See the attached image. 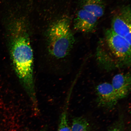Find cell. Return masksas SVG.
I'll return each mask as SVG.
<instances>
[{
    "instance_id": "obj_6",
    "label": "cell",
    "mask_w": 131,
    "mask_h": 131,
    "mask_svg": "<svg viewBox=\"0 0 131 131\" xmlns=\"http://www.w3.org/2000/svg\"><path fill=\"white\" fill-rule=\"evenodd\" d=\"M98 18L88 11L81 9L78 11L74 21L75 30L88 33L92 31L97 25Z\"/></svg>"
},
{
    "instance_id": "obj_9",
    "label": "cell",
    "mask_w": 131,
    "mask_h": 131,
    "mask_svg": "<svg viewBox=\"0 0 131 131\" xmlns=\"http://www.w3.org/2000/svg\"><path fill=\"white\" fill-rule=\"evenodd\" d=\"M90 126L86 119L83 117H75L73 119L71 131H89Z\"/></svg>"
},
{
    "instance_id": "obj_4",
    "label": "cell",
    "mask_w": 131,
    "mask_h": 131,
    "mask_svg": "<svg viewBox=\"0 0 131 131\" xmlns=\"http://www.w3.org/2000/svg\"><path fill=\"white\" fill-rule=\"evenodd\" d=\"M131 17L130 7L127 6L115 16L111 29L115 33L124 38L131 43Z\"/></svg>"
},
{
    "instance_id": "obj_3",
    "label": "cell",
    "mask_w": 131,
    "mask_h": 131,
    "mask_svg": "<svg viewBox=\"0 0 131 131\" xmlns=\"http://www.w3.org/2000/svg\"><path fill=\"white\" fill-rule=\"evenodd\" d=\"M105 44L96 49V59L100 67L106 71L128 68L131 61V43L111 29L105 33Z\"/></svg>"
},
{
    "instance_id": "obj_7",
    "label": "cell",
    "mask_w": 131,
    "mask_h": 131,
    "mask_svg": "<svg viewBox=\"0 0 131 131\" xmlns=\"http://www.w3.org/2000/svg\"><path fill=\"white\" fill-rule=\"evenodd\" d=\"M131 82L129 73L118 74L113 78L111 84L119 100L128 95L130 91Z\"/></svg>"
},
{
    "instance_id": "obj_11",
    "label": "cell",
    "mask_w": 131,
    "mask_h": 131,
    "mask_svg": "<svg viewBox=\"0 0 131 131\" xmlns=\"http://www.w3.org/2000/svg\"><path fill=\"white\" fill-rule=\"evenodd\" d=\"M120 129H119L118 128H114L113 129H111L108 131H121Z\"/></svg>"
},
{
    "instance_id": "obj_1",
    "label": "cell",
    "mask_w": 131,
    "mask_h": 131,
    "mask_svg": "<svg viewBox=\"0 0 131 131\" xmlns=\"http://www.w3.org/2000/svg\"><path fill=\"white\" fill-rule=\"evenodd\" d=\"M16 23L11 31L9 50L16 74L35 108L37 100L34 75V55L24 26Z\"/></svg>"
},
{
    "instance_id": "obj_8",
    "label": "cell",
    "mask_w": 131,
    "mask_h": 131,
    "mask_svg": "<svg viewBox=\"0 0 131 131\" xmlns=\"http://www.w3.org/2000/svg\"><path fill=\"white\" fill-rule=\"evenodd\" d=\"M81 7V9L91 13L98 19L104 15L105 9L102 0H82Z\"/></svg>"
},
{
    "instance_id": "obj_5",
    "label": "cell",
    "mask_w": 131,
    "mask_h": 131,
    "mask_svg": "<svg viewBox=\"0 0 131 131\" xmlns=\"http://www.w3.org/2000/svg\"><path fill=\"white\" fill-rule=\"evenodd\" d=\"M96 91L97 103L101 107L112 109L119 101L111 83H101L96 86Z\"/></svg>"
},
{
    "instance_id": "obj_10",
    "label": "cell",
    "mask_w": 131,
    "mask_h": 131,
    "mask_svg": "<svg viewBox=\"0 0 131 131\" xmlns=\"http://www.w3.org/2000/svg\"><path fill=\"white\" fill-rule=\"evenodd\" d=\"M57 131H71V127L68 124L66 108L61 114Z\"/></svg>"
},
{
    "instance_id": "obj_12",
    "label": "cell",
    "mask_w": 131,
    "mask_h": 131,
    "mask_svg": "<svg viewBox=\"0 0 131 131\" xmlns=\"http://www.w3.org/2000/svg\"></svg>"
},
{
    "instance_id": "obj_2",
    "label": "cell",
    "mask_w": 131,
    "mask_h": 131,
    "mask_svg": "<svg viewBox=\"0 0 131 131\" xmlns=\"http://www.w3.org/2000/svg\"><path fill=\"white\" fill-rule=\"evenodd\" d=\"M48 56L41 64L51 73H58L67 62L75 42L69 20L62 18L55 22L49 30Z\"/></svg>"
}]
</instances>
